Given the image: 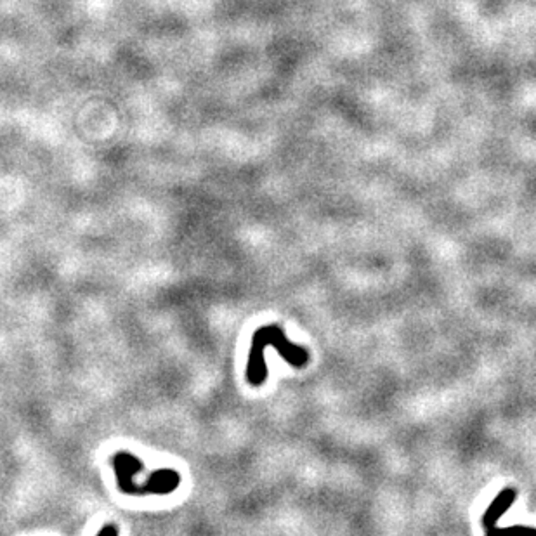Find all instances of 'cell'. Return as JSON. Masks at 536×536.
I'll use <instances>...</instances> for the list:
<instances>
[{
	"instance_id": "2",
	"label": "cell",
	"mask_w": 536,
	"mask_h": 536,
	"mask_svg": "<svg viewBox=\"0 0 536 536\" xmlns=\"http://www.w3.org/2000/svg\"><path fill=\"white\" fill-rule=\"evenodd\" d=\"M515 500H518V489L514 488H505L496 495V498L493 500L491 505L488 507V510L484 512L483 519H481V524H483L486 533H491V531L495 530L498 520L502 519L505 512L514 505Z\"/></svg>"
},
{
	"instance_id": "1",
	"label": "cell",
	"mask_w": 536,
	"mask_h": 536,
	"mask_svg": "<svg viewBox=\"0 0 536 536\" xmlns=\"http://www.w3.org/2000/svg\"><path fill=\"white\" fill-rule=\"evenodd\" d=\"M266 345H273V347H277L279 351V354L285 357V359L295 368H302L304 364H308V361H309L308 349L294 345L292 342L286 339L285 333L281 332V328H279L278 325L264 326V328H260L255 332L254 342H252L250 361H248V367H247V379L252 386H260L267 376L266 363H264V356H262Z\"/></svg>"
},
{
	"instance_id": "3",
	"label": "cell",
	"mask_w": 536,
	"mask_h": 536,
	"mask_svg": "<svg viewBox=\"0 0 536 536\" xmlns=\"http://www.w3.org/2000/svg\"><path fill=\"white\" fill-rule=\"evenodd\" d=\"M106 533L116 535V530H115V527H110V526H108V527H104V530H101V531H99V535H106Z\"/></svg>"
}]
</instances>
